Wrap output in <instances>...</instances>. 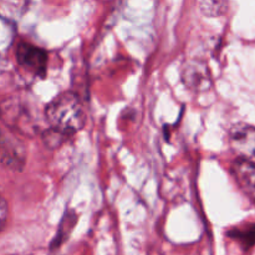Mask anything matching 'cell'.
<instances>
[{
	"label": "cell",
	"mask_w": 255,
	"mask_h": 255,
	"mask_svg": "<svg viewBox=\"0 0 255 255\" xmlns=\"http://www.w3.org/2000/svg\"><path fill=\"white\" fill-rule=\"evenodd\" d=\"M69 138L70 137H67L66 134L60 132L59 129L52 128V127L45 129L41 134L42 142H44L45 146L50 149L59 148V147H61Z\"/></svg>",
	"instance_id": "9c48e42d"
},
{
	"label": "cell",
	"mask_w": 255,
	"mask_h": 255,
	"mask_svg": "<svg viewBox=\"0 0 255 255\" xmlns=\"http://www.w3.org/2000/svg\"><path fill=\"white\" fill-rule=\"evenodd\" d=\"M228 142L238 158L255 163V127L247 124H236L228 132Z\"/></svg>",
	"instance_id": "3957f363"
},
{
	"label": "cell",
	"mask_w": 255,
	"mask_h": 255,
	"mask_svg": "<svg viewBox=\"0 0 255 255\" xmlns=\"http://www.w3.org/2000/svg\"><path fill=\"white\" fill-rule=\"evenodd\" d=\"M229 169L242 193L251 202H255V163L243 158H237L232 162Z\"/></svg>",
	"instance_id": "8992f818"
},
{
	"label": "cell",
	"mask_w": 255,
	"mask_h": 255,
	"mask_svg": "<svg viewBox=\"0 0 255 255\" xmlns=\"http://www.w3.org/2000/svg\"><path fill=\"white\" fill-rule=\"evenodd\" d=\"M15 60L19 67L36 77H45L49 55L46 50L27 41H20L15 49Z\"/></svg>",
	"instance_id": "7a4b0ae2"
},
{
	"label": "cell",
	"mask_w": 255,
	"mask_h": 255,
	"mask_svg": "<svg viewBox=\"0 0 255 255\" xmlns=\"http://www.w3.org/2000/svg\"><path fill=\"white\" fill-rule=\"evenodd\" d=\"M45 117L50 127L59 129L67 137L81 131L86 122L80 97L72 91H65L55 96L45 107Z\"/></svg>",
	"instance_id": "6da1fadb"
},
{
	"label": "cell",
	"mask_w": 255,
	"mask_h": 255,
	"mask_svg": "<svg viewBox=\"0 0 255 255\" xmlns=\"http://www.w3.org/2000/svg\"><path fill=\"white\" fill-rule=\"evenodd\" d=\"M6 218H7V203H6V199L2 197L1 206H0V221H1V231L5 228V224H6Z\"/></svg>",
	"instance_id": "8fae6325"
},
{
	"label": "cell",
	"mask_w": 255,
	"mask_h": 255,
	"mask_svg": "<svg viewBox=\"0 0 255 255\" xmlns=\"http://www.w3.org/2000/svg\"><path fill=\"white\" fill-rule=\"evenodd\" d=\"M217 0H201V10L206 15H212V16H217V15H222L224 12V5L222 2H217Z\"/></svg>",
	"instance_id": "30bf717a"
},
{
	"label": "cell",
	"mask_w": 255,
	"mask_h": 255,
	"mask_svg": "<svg viewBox=\"0 0 255 255\" xmlns=\"http://www.w3.org/2000/svg\"><path fill=\"white\" fill-rule=\"evenodd\" d=\"M182 81L194 92H204L211 89L212 77L206 62L189 60L182 70Z\"/></svg>",
	"instance_id": "277c9868"
},
{
	"label": "cell",
	"mask_w": 255,
	"mask_h": 255,
	"mask_svg": "<svg viewBox=\"0 0 255 255\" xmlns=\"http://www.w3.org/2000/svg\"><path fill=\"white\" fill-rule=\"evenodd\" d=\"M228 236L236 239L243 246L244 249H249L255 246V224H248L242 228H233L228 231Z\"/></svg>",
	"instance_id": "ba28073f"
},
{
	"label": "cell",
	"mask_w": 255,
	"mask_h": 255,
	"mask_svg": "<svg viewBox=\"0 0 255 255\" xmlns=\"http://www.w3.org/2000/svg\"><path fill=\"white\" fill-rule=\"evenodd\" d=\"M26 161L25 146L19 138L11 134L2 133L1 137V163L12 171H22Z\"/></svg>",
	"instance_id": "5b68a950"
},
{
	"label": "cell",
	"mask_w": 255,
	"mask_h": 255,
	"mask_svg": "<svg viewBox=\"0 0 255 255\" xmlns=\"http://www.w3.org/2000/svg\"><path fill=\"white\" fill-rule=\"evenodd\" d=\"M76 214L74 213L72 211H67V213L65 214L64 218H62L61 223H60L59 231H57L56 237L52 241L51 243V249H56L64 243L65 241L67 239V237L70 236L71 233V229L74 228L75 223H76Z\"/></svg>",
	"instance_id": "52a82bcc"
}]
</instances>
